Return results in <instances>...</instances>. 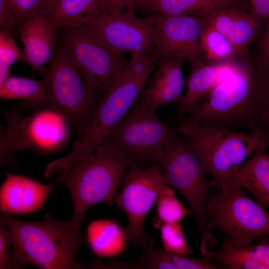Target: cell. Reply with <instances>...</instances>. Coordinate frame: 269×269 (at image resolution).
<instances>
[{
  "label": "cell",
  "instance_id": "obj_1",
  "mask_svg": "<svg viewBox=\"0 0 269 269\" xmlns=\"http://www.w3.org/2000/svg\"><path fill=\"white\" fill-rule=\"evenodd\" d=\"M269 84V69L258 67L248 54L180 122L220 129L258 128Z\"/></svg>",
  "mask_w": 269,
  "mask_h": 269
},
{
  "label": "cell",
  "instance_id": "obj_2",
  "mask_svg": "<svg viewBox=\"0 0 269 269\" xmlns=\"http://www.w3.org/2000/svg\"><path fill=\"white\" fill-rule=\"evenodd\" d=\"M0 222L13 237L9 256L13 269L23 268L27 263L45 269L85 268L75 260L84 240L81 224L58 220L48 213L41 221L28 222L3 212Z\"/></svg>",
  "mask_w": 269,
  "mask_h": 269
},
{
  "label": "cell",
  "instance_id": "obj_3",
  "mask_svg": "<svg viewBox=\"0 0 269 269\" xmlns=\"http://www.w3.org/2000/svg\"><path fill=\"white\" fill-rule=\"evenodd\" d=\"M129 162L115 149L99 144L74 164L58 173L57 181L65 184L71 194L76 225L85 220V211L101 201L112 204L125 177Z\"/></svg>",
  "mask_w": 269,
  "mask_h": 269
},
{
  "label": "cell",
  "instance_id": "obj_4",
  "mask_svg": "<svg viewBox=\"0 0 269 269\" xmlns=\"http://www.w3.org/2000/svg\"><path fill=\"white\" fill-rule=\"evenodd\" d=\"M160 164L164 183L178 191L188 203L201 233L200 251L205 256L212 251L216 238L207 228L206 208L217 192L207 181L197 151L191 139L181 133L165 146Z\"/></svg>",
  "mask_w": 269,
  "mask_h": 269
},
{
  "label": "cell",
  "instance_id": "obj_5",
  "mask_svg": "<svg viewBox=\"0 0 269 269\" xmlns=\"http://www.w3.org/2000/svg\"><path fill=\"white\" fill-rule=\"evenodd\" d=\"M177 126L195 145L203 172L210 174L211 182L220 189L250 154L269 148V137L261 128L247 133L194 123L180 122Z\"/></svg>",
  "mask_w": 269,
  "mask_h": 269
},
{
  "label": "cell",
  "instance_id": "obj_6",
  "mask_svg": "<svg viewBox=\"0 0 269 269\" xmlns=\"http://www.w3.org/2000/svg\"><path fill=\"white\" fill-rule=\"evenodd\" d=\"M40 73L46 94L45 106L75 127L82 136L93 120L102 94L89 84L62 46Z\"/></svg>",
  "mask_w": 269,
  "mask_h": 269
},
{
  "label": "cell",
  "instance_id": "obj_7",
  "mask_svg": "<svg viewBox=\"0 0 269 269\" xmlns=\"http://www.w3.org/2000/svg\"><path fill=\"white\" fill-rule=\"evenodd\" d=\"M157 61L144 54L131 55L125 71L103 95L82 138L66 156L69 163L74 164L83 155L94 151L104 136L123 120L141 93Z\"/></svg>",
  "mask_w": 269,
  "mask_h": 269
},
{
  "label": "cell",
  "instance_id": "obj_8",
  "mask_svg": "<svg viewBox=\"0 0 269 269\" xmlns=\"http://www.w3.org/2000/svg\"><path fill=\"white\" fill-rule=\"evenodd\" d=\"M180 132L162 122L141 94L118 125L99 144L110 147L129 163L143 167L160 164L168 142Z\"/></svg>",
  "mask_w": 269,
  "mask_h": 269
},
{
  "label": "cell",
  "instance_id": "obj_9",
  "mask_svg": "<svg viewBox=\"0 0 269 269\" xmlns=\"http://www.w3.org/2000/svg\"><path fill=\"white\" fill-rule=\"evenodd\" d=\"M209 202L207 229L218 230L239 247L250 245L257 238L269 237V213L250 198L236 181L230 179Z\"/></svg>",
  "mask_w": 269,
  "mask_h": 269
},
{
  "label": "cell",
  "instance_id": "obj_10",
  "mask_svg": "<svg viewBox=\"0 0 269 269\" xmlns=\"http://www.w3.org/2000/svg\"><path fill=\"white\" fill-rule=\"evenodd\" d=\"M63 28L61 46L89 84L104 95L125 71L129 60L109 47L85 24Z\"/></svg>",
  "mask_w": 269,
  "mask_h": 269
},
{
  "label": "cell",
  "instance_id": "obj_11",
  "mask_svg": "<svg viewBox=\"0 0 269 269\" xmlns=\"http://www.w3.org/2000/svg\"><path fill=\"white\" fill-rule=\"evenodd\" d=\"M162 171L159 163L145 168L129 164L122 188L115 199L127 215L129 225L125 230L128 239L140 246L153 241L143 233V225L159 191L166 185Z\"/></svg>",
  "mask_w": 269,
  "mask_h": 269
},
{
  "label": "cell",
  "instance_id": "obj_12",
  "mask_svg": "<svg viewBox=\"0 0 269 269\" xmlns=\"http://www.w3.org/2000/svg\"><path fill=\"white\" fill-rule=\"evenodd\" d=\"M84 24L118 53L142 54L150 57L153 51L154 18L150 15L138 17L134 8L118 13L105 12Z\"/></svg>",
  "mask_w": 269,
  "mask_h": 269
},
{
  "label": "cell",
  "instance_id": "obj_13",
  "mask_svg": "<svg viewBox=\"0 0 269 269\" xmlns=\"http://www.w3.org/2000/svg\"><path fill=\"white\" fill-rule=\"evenodd\" d=\"M153 17L155 36L150 58L157 61L163 57H174L190 63H209L201 43L207 25L204 17L185 14Z\"/></svg>",
  "mask_w": 269,
  "mask_h": 269
},
{
  "label": "cell",
  "instance_id": "obj_14",
  "mask_svg": "<svg viewBox=\"0 0 269 269\" xmlns=\"http://www.w3.org/2000/svg\"><path fill=\"white\" fill-rule=\"evenodd\" d=\"M6 118L7 126L0 139L6 152L21 150L31 145L53 148L66 138L67 123L50 108L25 117L13 111L6 114Z\"/></svg>",
  "mask_w": 269,
  "mask_h": 269
},
{
  "label": "cell",
  "instance_id": "obj_15",
  "mask_svg": "<svg viewBox=\"0 0 269 269\" xmlns=\"http://www.w3.org/2000/svg\"><path fill=\"white\" fill-rule=\"evenodd\" d=\"M43 13L34 14L21 22L19 38L23 45L22 60L33 71H43L54 53L56 27Z\"/></svg>",
  "mask_w": 269,
  "mask_h": 269
},
{
  "label": "cell",
  "instance_id": "obj_16",
  "mask_svg": "<svg viewBox=\"0 0 269 269\" xmlns=\"http://www.w3.org/2000/svg\"><path fill=\"white\" fill-rule=\"evenodd\" d=\"M184 59L174 57L159 59L152 76L141 94L146 103L156 110L168 103H180L185 80L182 71Z\"/></svg>",
  "mask_w": 269,
  "mask_h": 269
},
{
  "label": "cell",
  "instance_id": "obj_17",
  "mask_svg": "<svg viewBox=\"0 0 269 269\" xmlns=\"http://www.w3.org/2000/svg\"><path fill=\"white\" fill-rule=\"evenodd\" d=\"M53 184H43L26 177L6 171L0 192L2 212L27 213L43 209L45 201Z\"/></svg>",
  "mask_w": 269,
  "mask_h": 269
},
{
  "label": "cell",
  "instance_id": "obj_18",
  "mask_svg": "<svg viewBox=\"0 0 269 269\" xmlns=\"http://www.w3.org/2000/svg\"><path fill=\"white\" fill-rule=\"evenodd\" d=\"M238 59L208 63H190V71L186 91L179 103L177 119L180 120L186 113L201 103L235 67Z\"/></svg>",
  "mask_w": 269,
  "mask_h": 269
},
{
  "label": "cell",
  "instance_id": "obj_19",
  "mask_svg": "<svg viewBox=\"0 0 269 269\" xmlns=\"http://www.w3.org/2000/svg\"><path fill=\"white\" fill-rule=\"evenodd\" d=\"M268 237H260L256 244L242 247L235 245L227 236L219 249L205 257L223 269H269Z\"/></svg>",
  "mask_w": 269,
  "mask_h": 269
},
{
  "label": "cell",
  "instance_id": "obj_20",
  "mask_svg": "<svg viewBox=\"0 0 269 269\" xmlns=\"http://www.w3.org/2000/svg\"><path fill=\"white\" fill-rule=\"evenodd\" d=\"M105 12L103 0H46L42 13L57 27L65 28L84 24Z\"/></svg>",
  "mask_w": 269,
  "mask_h": 269
},
{
  "label": "cell",
  "instance_id": "obj_21",
  "mask_svg": "<svg viewBox=\"0 0 269 269\" xmlns=\"http://www.w3.org/2000/svg\"><path fill=\"white\" fill-rule=\"evenodd\" d=\"M260 148L234 172L232 179L249 191L264 207L269 208V153Z\"/></svg>",
  "mask_w": 269,
  "mask_h": 269
},
{
  "label": "cell",
  "instance_id": "obj_22",
  "mask_svg": "<svg viewBox=\"0 0 269 269\" xmlns=\"http://www.w3.org/2000/svg\"><path fill=\"white\" fill-rule=\"evenodd\" d=\"M153 242L146 243L140 247L143 254L136 263H127V269H223L204 256L198 259L187 255L169 252L158 249Z\"/></svg>",
  "mask_w": 269,
  "mask_h": 269
},
{
  "label": "cell",
  "instance_id": "obj_23",
  "mask_svg": "<svg viewBox=\"0 0 269 269\" xmlns=\"http://www.w3.org/2000/svg\"><path fill=\"white\" fill-rule=\"evenodd\" d=\"M236 3L235 0L219 3L211 0H134V6L150 16L193 15L204 17L212 11Z\"/></svg>",
  "mask_w": 269,
  "mask_h": 269
},
{
  "label": "cell",
  "instance_id": "obj_24",
  "mask_svg": "<svg viewBox=\"0 0 269 269\" xmlns=\"http://www.w3.org/2000/svg\"><path fill=\"white\" fill-rule=\"evenodd\" d=\"M87 239L98 256L112 257L122 253L128 239L125 230L110 220H99L90 224Z\"/></svg>",
  "mask_w": 269,
  "mask_h": 269
},
{
  "label": "cell",
  "instance_id": "obj_25",
  "mask_svg": "<svg viewBox=\"0 0 269 269\" xmlns=\"http://www.w3.org/2000/svg\"><path fill=\"white\" fill-rule=\"evenodd\" d=\"M0 97L3 99H21L37 105L45 106L46 91L42 80L10 75L0 85Z\"/></svg>",
  "mask_w": 269,
  "mask_h": 269
},
{
  "label": "cell",
  "instance_id": "obj_26",
  "mask_svg": "<svg viewBox=\"0 0 269 269\" xmlns=\"http://www.w3.org/2000/svg\"><path fill=\"white\" fill-rule=\"evenodd\" d=\"M249 7L247 3L238 7L236 20L229 36L235 49L238 58L248 53L250 46L261 23L254 20L247 12Z\"/></svg>",
  "mask_w": 269,
  "mask_h": 269
},
{
  "label": "cell",
  "instance_id": "obj_27",
  "mask_svg": "<svg viewBox=\"0 0 269 269\" xmlns=\"http://www.w3.org/2000/svg\"><path fill=\"white\" fill-rule=\"evenodd\" d=\"M201 43L209 63L238 59L230 39L211 25L205 26Z\"/></svg>",
  "mask_w": 269,
  "mask_h": 269
},
{
  "label": "cell",
  "instance_id": "obj_28",
  "mask_svg": "<svg viewBox=\"0 0 269 269\" xmlns=\"http://www.w3.org/2000/svg\"><path fill=\"white\" fill-rule=\"evenodd\" d=\"M155 202L157 220L154 226L158 227L163 223L180 222L190 212L176 198L173 189L167 185L160 190Z\"/></svg>",
  "mask_w": 269,
  "mask_h": 269
},
{
  "label": "cell",
  "instance_id": "obj_29",
  "mask_svg": "<svg viewBox=\"0 0 269 269\" xmlns=\"http://www.w3.org/2000/svg\"><path fill=\"white\" fill-rule=\"evenodd\" d=\"M161 238L164 250L180 254L193 253L188 246L180 222L163 223L159 227Z\"/></svg>",
  "mask_w": 269,
  "mask_h": 269
},
{
  "label": "cell",
  "instance_id": "obj_30",
  "mask_svg": "<svg viewBox=\"0 0 269 269\" xmlns=\"http://www.w3.org/2000/svg\"><path fill=\"white\" fill-rule=\"evenodd\" d=\"M251 45L248 53L250 58L260 68L269 69V17L261 22Z\"/></svg>",
  "mask_w": 269,
  "mask_h": 269
},
{
  "label": "cell",
  "instance_id": "obj_31",
  "mask_svg": "<svg viewBox=\"0 0 269 269\" xmlns=\"http://www.w3.org/2000/svg\"><path fill=\"white\" fill-rule=\"evenodd\" d=\"M10 34L0 31V63L10 67L16 61L22 60V55Z\"/></svg>",
  "mask_w": 269,
  "mask_h": 269
},
{
  "label": "cell",
  "instance_id": "obj_32",
  "mask_svg": "<svg viewBox=\"0 0 269 269\" xmlns=\"http://www.w3.org/2000/svg\"><path fill=\"white\" fill-rule=\"evenodd\" d=\"M46 0H10L12 9L20 23L25 19L42 13Z\"/></svg>",
  "mask_w": 269,
  "mask_h": 269
},
{
  "label": "cell",
  "instance_id": "obj_33",
  "mask_svg": "<svg viewBox=\"0 0 269 269\" xmlns=\"http://www.w3.org/2000/svg\"><path fill=\"white\" fill-rule=\"evenodd\" d=\"M20 22L15 16L10 0H0V30L13 32Z\"/></svg>",
  "mask_w": 269,
  "mask_h": 269
},
{
  "label": "cell",
  "instance_id": "obj_34",
  "mask_svg": "<svg viewBox=\"0 0 269 269\" xmlns=\"http://www.w3.org/2000/svg\"><path fill=\"white\" fill-rule=\"evenodd\" d=\"M13 243L11 233L4 227L0 228V269H13L11 257L7 254L10 245Z\"/></svg>",
  "mask_w": 269,
  "mask_h": 269
},
{
  "label": "cell",
  "instance_id": "obj_35",
  "mask_svg": "<svg viewBox=\"0 0 269 269\" xmlns=\"http://www.w3.org/2000/svg\"><path fill=\"white\" fill-rule=\"evenodd\" d=\"M249 14L257 22L269 17V0H250Z\"/></svg>",
  "mask_w": 269,
  "mask_h": 269
},
{
  "label": "cell",
  "instance_id": "obj_36",
  "mask_svg": "<svg viewBox=\"0 0 269 269\" xmlns=\"http://www.w3.org/2000/svg\"><path fill=\"white\" fill-rule=\"evenodd\" d=\"M258 128H261L269 137V84L260 110Z\"/></svg>",
  "mask_w": 269,
  "mask_h": 269
},
{
  "label": "cell",
  "instance_id": "obj_37",
  "mask_svg": "<svg viewBox=\"0 0 269 269\" xmlns=\"http://www.w3.org/2000/svg\"><path fill=\"white\" fill-rule=\"evenodd\" d=\"M106 12L110 13H118L125 8H134V0H103Z\"/></svg>",
  "mask_w": 269,
  "mask_h": 269
},
{
  "label": "cell",
  "instance_id": "obj_38",
  "mask_svg": "<svg viewBox=\"0 0 269 269\" xmlns=\"http://www.w3.org/2000/svg\"><path fill=\"white\" fill-rule=\"evenodd\" d=\"M10 75V66L0 63V85Z\"/></svg>",
  "mask_w": 269,
  "mask_h": 269
},
{
  "label": "cell",
  "instance_id": "obj_39",
  "mask_svg": "<svg viewBox=\"0 0 269 269\" xmlns=\"http://www.w3.org/2000/svg\"><path fill=\"white\" fill-rule=\"evenodd\" d=\"M211 0L216 2L223 3V2L229 1L231 0Z\"/></svg>",
  "mask_w": 269,
  "mask_h": 269
},
{
  "label": "cell",
  "instance_id": "obj_40",
  "mask_svg": "<svg viewBox=\"0 0 269 269\" xmlns=\"http://www.w3.org/2000/svg\"><path fill=\"white\" fill-rule=\"evenodd\" d=\"M240 0V1H243V2H246L247 0Z\"/></svg>",
  "mask_w": 269,
  "mask_h": 269
}]
</instances>
